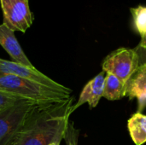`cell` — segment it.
Wrapping results in <instances>:
<instances>
[{"label":"cell","instance_id":"obj_1","mask_svg":"<svg viewBox=\"0 0 146 145\" xmlns=\"http://www.w3.org/2000/svg\"><path fill=\"white\" fill-rule=\"evenodd\" d=\"M74 97L38 109L9 145H50L62 140L69 122Z\"/></svg>","mask_w":146,"mask_h":145},{"label":"cell","instance_id":"obj_2","mask_svg":"<svg viewBox=\"0 0 146 145\" xmlns=\"http://www.w3.org/2000/svg\"><path fill=\"white\" fill-rule=\"evenodd\" d=\"M0 91L44 104L61 103L72 97V90L62 85L53 87L9 74L0 75Z\"/></svg>","mask_w":146,"mask_h":145},{"label":"cell","instance_id":"obj_3","mask_svg":"<svg viewBox=\"0 0 146 145\" xmlns=\"http://www.w3.org/2000/svg\"><path fill=\"white\" fill-rule=\"evenodd\" d=\"M51 104L32 100L19 102L0 110V145H9L27 121L41 108Z\"/></svg>","mask_w":146,"mask_h":145},{"label":"cell","instance_id":"obj_4","mask_svg":"<svg viewBox=\"0 0 146 145\" xmlns=\"http://www.w3.org/2000/svg\"><path fill=\"white\" fill-rule=\"evenodd\" d=\"M102 67L105 73L115 75L125 84L139 68V56L134 49L121 47L109 54Z\"/></svg>","mask_w":146,"mask_h":145},{"label":"cell","instance_id":"obj_5","mask_svg":"<svg viewBox=\"0 0 146 145\" xmlns=\"http://www.w3.org/2000/svg\"><path fill=\"white\" fill-rule=\"evenodd\" d=\"M0 3L3 24L14 32H26L34 20L28 0H0Z\"/></svg>","mask_w":146,"mask_h":145},{"label":"cell","instance_id":"obj_6","mask_svg":"<svg viewBox=\"0 0 146 145\" xmlns=\"http://www.w3.org/2000/svg\"><path fill=\"white\" fill-rule=\"evenodd\" d=\"M2 74H9L21 77L53 87H58L62 85L45 74L42 73L36 68L27 67L20 63H16L13 61H7L0 58V75Z\"/></svg>","mask_w":146,"mask_h":145},{"label":"cell","instance_id":"obj_7","mask_svg":"<svg viewBox=\"0 0 146 145\" xmlns=\"http://www.w3.org/2000/svg\"><path fill=\"white\" fill-rule=\"evenodd\" d=\"M125 97L138 101V112L142 113L146 108V65L139 66L125 83Z\"/></svg>","mask_w":146,"mask_h":145},{"label":"cell","instance_id":"obj_8","mask_svg":"<svg viewBox=\"0 0 146 145\" xmlns=\"http://www.w3.org/2000/svg\"><path fill=\"white\" fill-rule=\"evenodd\" d=\"M105 75L106 73L102 71L85 85L78 102L71 108V114L85 103H88L90 109H93L98 104L101 97L104 96Z\"/></svg>","mask_w":146,"mask_h":145},{"label":"cell","instance_id":"obj_9","mask_svg":"<svg viewBox=\"0 0 146 145\" xmlns=\"http://www.w3.org/2000/svg\"><path fill=\"white\" fill-rule=\"evenodd\" d=\"M0 45L10 56L13 62L27 67L34 68L17 41L15 32L3 23L0 25Z\"/></svg>","mask_w":146,"mask_h":145},{"label":"cell","instance_id":"obj_10","mask_svg":"<svg viewBox=\"0 0 146 145\" xmlns=\"http://www.w3.org/2000/svg\"><path fill=\"white\" fill-rule=\"evenodd\" d=\"M127 128L132 140L136 145H142L146 142V115L136 113L127 121Z\"/></svg>","mask_w":146,"mask_h":145},{"label":"cell","instance_id":"obj_11","mask_svg":"<svg viewBox=\"0 0 146 145\" xmlns=\"http://www.w3.org/2000/svg\"><path fill=\"white\" fill-rule=\"evenodd\" d=\"M103 97L110 101L121 99L125 97V84L115 75L106 73Z\"/></svg>","mask_w":146,"mask_h":145},{"label":"cell","instance_id":"obj_12","mask_svg":"<svg viewBox=\"0 0 146 145\" xmlns=\"http://www.w3.org/2000/svg\"><path fill=\"white\" fill-rule=\"evenodd\" d=\"M130 11L133 15V27L143 37L146 33V6L139 5L136 8H131Z\"/></svg>","mask_w":146,"mask_h":145},{"label":"cell","instance_id":"obj_13","mask_svg":"<svg viewBox=\"0 0 146 145\" xmlns=\"http://www.w3.org/2000/svg\"><path fill=\"white\" fill-rule=\"evenodd\" d=\"M25 100H27V99H24L17 96L0 91V110L11 107L15 105V103L25 101Z\"/></svg>","mask_w":146,"mask_h":145},{"label":"cell","instance_id":"obj_14","mask_svg":"<svg viewBox=\"0 0 146 145\" xmlns=\"http://www.w3.org/2000/svg\"><path fill=\"white\" fill-rule=\"evenodd\" d=\"M78 135L79 132L76 130L72 122H68V127L66 129L64 138L67 145H78Z\"/></svg>","mask_w":146,"mask_h":145},{"label":"cell","instance_id":"obj_15","mask_svg":"<svg viewBox=\"0 0 146 145\" xmlns=\"http://www.w3.org/2000/svg\"><path fill=\"white\" fill-rule=\"evenodd\" d=\"M134 50L136 51L138 56H139V66L146 65V49L143 48L139 45L136 46L134 48Z\"/></svg>","mask_w":146,"mask_h":145},{"label":"cell","instance_id":"obj_16","mask_svg":"<svg viewBox=\"0 0 146 145\" xmlns=\"http://www.w3.org/2000/svg\"><path fill=\"white\" fill-rule=\"evenodd\" d=\"M61 141H62V140H57V141L54 142L53 144H51L50 145H60V144H61Z\"/></svg>","mask_w":146,"mask_h":145}]
</instances>
